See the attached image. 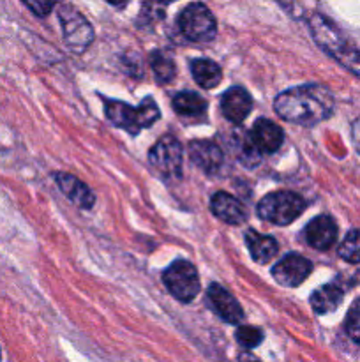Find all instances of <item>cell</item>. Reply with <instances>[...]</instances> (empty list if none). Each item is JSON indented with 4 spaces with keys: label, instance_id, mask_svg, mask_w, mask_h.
Here are the masks:
<instances>
[{
    "label": "cell",
    "instance_id": "obj_10",
    "mask_svg": "<svg viewBox=\"0 0 360 362\" xmlns=\"http://www.w3.org/2000/svg\"><path fill=\"white\" fill-rule=\"evenodd\" d=\"M208 303L212 304V310L219 315L228 324H239L244 320V311L240 308L239 300L224 288V286L212 283L207 292Z\"/></svg>",
    "mask_w": 360,
    "mask_h": 362
},
{
    "label": "cell",
    "instance_id": "obj_19",
    "mask_svg": "<svg viewBox=\"0 0 360 362\" xmlns=\"http://www.w3.org/2000/svg\"><path fill=\"white\" fill-rule=\"evenodd\" d=\"M191 73H193L196 83L203 88H214L221 83V67L210 59L193 60V62H191Z\"/></svg>",
    "mask_w": 360,
    "mask_h": 362
},
{
    "label": "cell",
    "instance_id": "obj_5",
    "mask_svg": "<svg viewBox=\"0 0 360 362\" xmlns=\"http://www.w3.org/2000/svg\"><path fill=\"white\" fill-rule=\"evenodd\" d=\"M179 28L189 41H210L217 34L214 14L203 4H191L179 14Z\"/></svg>",
    "mask_w": 360,
    "mask_h": 362
},
{
    "label": "cell",
    "instance_id": "obj_17",
    "mask_svg": "<svg viewBox=\"0 0 360 362\" xmlns=\"http://www.w3.org/2000/svg\"><path fill=\"white\" fill-rule=\"evenodd\" d=\"M342 299H344V292H342L341 286L330 283V285H325L321 288H318L311 296V306H313L314 313L327 315L337 310L341 306Z\"/></svg>",
    "mask_w": 360,
    "mask_h": 362
},
{
    "label": "cell",
    "instance_id": "obj_20",
    "mask_svg": "<svg viewBox=\"0 0 360 362\" xmlns=\"http://www.w3.org/2000/svg\"><path fill=\"white\" fill-rule=\"evenodd\" d=\"M173 110L179 115L184 117H196L205 113L207 110V103L201 95L194 94V92H179L173 98Z\"/></svg>",
    "mask_w": 360,
    "mask_h": 362
},
{
    "label": "cell",
    "instance_id": "obj_23",
    "mask_svg": "<svg viewBox=\"0 0 360 362\" xmlns=\"http://www.w3.org/2000/svg\"><path fill=\"white\" fill-rule=\"evenodd\" d=\"M235 338L236 343L244 349H254V346L263 341V332L258 327H253V325H242V327L236 329Z\"/></svg>",
    "mask_w": 360,
    "mask_h": 362
},
{
    "label": "cell",
    "instance_id": "obj_27",
    "mask_svg": "<svg viewBox=\"0 0 360 362\" xmlns=\"http://www.w3.org/2000/svg\"><path fill=\"white\" fill-rule=\"evenodd\" d=\"M279 6L282 7L284 11H292L293 9V0H275Z\"/></svg>",
    "mask_w": 360,
    "mask_h": 362
},
{
    "label": "cell",
    "instance_id": "obj_7",
    "mask_svg": "<svg viewBox=\"0 0 360 362\" xmlns=\"http://www.w3.org/2000/svg\"><path fill=\"white\" fill-rule=\"evenodd\" d=\"M150 166L164 179H179L182 175V145L173 136H162L148 154Z\"/></svg>",
    "mask_w": 360,
    "mask_h": 362
},
{
    "label": "cell",
    "instance_id": "obj_13",
    "mask_svg": "<svg viewBox=\"0 0 360 362\" xmlns=\"http://www.w3.org/2000/svg\"><path fill=\"white\" fill-rule=\"evenodd\" d=\"M221 110L222 115L229 120V122L240 124L246 120L253 110V99H251L249 92L242 87H232L224 92L221 99Z\"/></svg>",
    "mask_w": 360,
    "mask_h": 362
},
{
    "label": "cell",
    "instance_id": "obj_21",
    "mask_svg": "<svg viewBox=\"0 0 360 362\" xmlns=\"http://www.w3.org/2000/svg\"><path fill=\"white\" fill-rule=\"evenodd\" d=\"M150 66L159 83H168L175 76V62L162 49H155L150 53Z\"/></svg>",
    "mask_w": 360,
    "mask_h": 362
},
{
    "label": "cell",
    "instance_id": "obj_16",
    "mask_svg": "<svg viewBox=\"0 0 360 362\" xmlns=\"http://www.w3.org/2000/svg\"><path fill=\"white\" fill-rule=\"evenodd\" d=\"M212 214L228 225H240L246 219V209L232 194L219 191L210 198Z\"/></svg>",
    "mask_w": 360,
    "mask_h": 362
},
{
    "label": "cell",
    "instance_id": "obj_6",
    "mask_svg": "<svg viewBox=\"0 0 360 362\" xmlns=\"http://www.w3.org/2000/svg\"><path fill=\"white\" fill-rule=\"evenodd\" d=\"M164 285L180 303H191L200 292V278L193 264L176 260L164 271Z\"/></svg>",
    "mask_w": 360,
    "mask_h": 362
},
{
    "label": "cell",
    "instance_id": "obj_14",
    "mask_svg": "<svg viewBox=\"0 0 360 362\" xmlns=\"http://www.w3.org/2000/svg\"><path fill=\"white\" fill-rule=\"evenodd\" d=\"M189 156L201 172L214 175L222 166V152L214 141L194 140L189 144Z\"/></svg>",
    "mask_w": 360,
    "mask_h": 362
},
{
    "label": "cell",
    "instance_id": "obj_25",
    "mask_svg": "<svg viewBox=\"0 0 360 362\" xmlns=\"http://www.w3.org/2000/svg\"><path fill=\"white\" fill-rule=\"evenodd\" d=\"M59 0H23L25 6L35 14V16H48Z\"/></svg>",
    "mask_w": 360,
    "mask_h": 362
},
{
    "label": "cell",
    "instance_id": "obj_28",
    "mask_svg": "<svg viewBox=\"0 0 360 362\" xmlns=\"http://www.w3.org/2000/svg\"><path fill=\"white\" fill-rule=\"evenodd\" d=\"M106 2L113 4V6H122V4H126L127 0H106Z\"/></svg>",
    "mask_w": 360,
    "mask_h": 362
},
{
    "label": "cell",
    "instance_id": "obj_4",
    "mask_svg": "<svg viewBox=\"0 0 360 362\" xmlns=\"http://www.w3.org/2000/svg\"><path fill=\"white\" fill-rule=\"evenodd\" d=\"M306 211V202L302 197L292 191H277L261 198L258 204V216L272 225L286 226Z\"/></svg>",
    "mask_w": 360,
    "mask_h": 362
},
{
    "label": "cell",
    "instance_id": "obj_26",
    "mask_svg": "<svg viewBox=\"0 0 360 362\" xmlns=\"http://www.w3.org/2000/svg\"><path fill=\"white\" fill-rule=\"evenodd\" d=\"M352 140L353 145H355L356 152L360 154V119H356L352 126Z\"/></svg>",
    "mask_w": 360,
    "mask_h": 362
},
{
    "label": "cell",
    "instance_id": "obj_2",
    "mask_svg": "<svg viewBox=\"0 0 360 362\" xmlns=\"http://www.w3.org/2000/svg\"><path fill=\"white\" fill-rule=\"evenodd\" d=\"M309 28L320 48H323L328 55L334 57L349 73L360 78V49L349 45L344 35L341 34V30L330 20H327L321 14H313L309 20Z\"/></svg>",
    "mask_w": 360,
    "mask_h": 362
},
{
    "label": "cell",
    "instance_id": "obj_22",
    "mask_svg": "<svg viewBox=\"0 0 360 362\" xmlns=\"http://www.w3.org/2000/svg\"><path fill=\"white\" fill-rule=\"evenodd\" d=\"M339 257L349 264H360V230H352L337 250Z\"/></svg>",
    "mask_w": 360,
    "mask_h": 362
},
{
    "label": "cell",
    "instance_id": "obj_9",
    "mask_svg": "<svg viewBox=\"0 0 360 362\" xmlns=\"http://www.w3.org/2000/svg\"><path fill=\"white\" fill-rule=\"evenodd\" d=\"M313 271V264L300 255H286L272 267V276L282 286H299L306 281L307 276Z\"/></svg>",
    "mask_w": 360,
    "mask_h": 362
},
{
    "label": "cell",
    "instance_id": "obj_3",
    "mask_svg": "<svg viewBox=\"0 0 360 362\" xmlns=\"http://www.w3.org/2000/svg\"><path fill=\"white\" fill-rule=\"evenodd\" d=\"M104 112L113 126L122 127L129 134H138L145 127H150L161 117L157 103L152 98H145L138 108L113 99H104Z\"/></svg>",
    "mask_w": 360,
    "mask_h": 362
},
{
    "label": "cell",
    "instance_id": "obj_18",
    "mask_svg": "<svg viewBox=\"0 0 360 362\" xmlns=\"http://www.w3.org/2000/svg\"><path fill=\"white\" fill-rule=\"evenodd\" d=\"M246 244L249 247V253L253 257L254 262L258 264H267L272 258L277 255L279 246L275 243V239L268 235H260L254 230H247L246 233Z\"/></svg>",
    "mask_w": 360,
    "mask_h": 362
},
{
    "label": "cell",
    "instance_id": "obj_15",
    "mask_svg": "<svg viewBox=\"0 0 360 362\" xmlns=\"http://www.w3.org/2000/svg\"><path fill=\"white\" fill-rule=\"evenodd\" d=\"M53 177H55V182L59 184L62 193L66 194L74 205H78L80 209H90L92 205L95 204V197L90 191V187L85 182H81L80 179H76V177L71 175V173L64 172H56Z\"/></svg>",
    "mask_w": 360,
    "mask_h": 362
},
{
    "label": "cell",
    "instance_id": "obj_1",
    "mask_svg": "<svg viewBox=\"0 0 360 362\" xmlns=\"http://www.w3.org/2000/svg\"><path fill=\"white\" fill-rule=\"evenodd\" d=\"M275 113L288 122L314 126L332 117L335 101L327 87L318 83L300 85L279 94L274 101Z\"/></svg>",
    "mask_w": 360,
    "mask_h": 362
},
{
    "label": "cell",
    "instance_id": "obj_12",
    "mask_svg": "<svg viewBox=\"0 0 360 362\" xmlns=\"http://www.w3.org/2000/svg\"><path fill=\"white\" fill-rule=\"evenodd\" d=\"M282 129L274 124L272 120L260 119L254 122L253 129H251L249 140L254 145L260 154H272V152L279 151V147L282 145Z\"/></svg>",
    "mask_w": 360,
    "mask_h": 362
},
{
    "label": "cell",
    "instance_id": "obj_11",
    "mask_svg": "<svg viewBox=\"0 0 360 362\" xmlns=\"http://www.w3.org/2000/svg\"><path fill=\"white\" fill-rule=\"evenodd\" d=\"M306 240L311 247L318 251L330 250L337 239V225L330 216H318L304 230Z\"/></svg>",
    "mask_w": 360,
    "mask_h": 362
},
{
    "label": "cell",
    "instance_id": "obj_8",
    "mask_svg": "<svg viewBox=\"0 0 360 362\" xmlns=\"http://www.w3.org/2000/svg\"><path fill=\"white\" fill-rule=\"evenodd\" d=\"M60 21H62L64 37H66V45L73 49L74 53H83L85 48L94 39V30H92L90 23L87 18L81 13H78L74 7L64 6L59 13Z\"/></svg>",
    "mask_w": 360,
    "mask_h": 362
},
{
    "label": "cell",
    "instance_id": "obj_24",
    "mask_svg": "<svg viewBox=\"0 0 360 362\" xmlns=\"http://www.w3.org/2000/svg\"><path fill=\"white\" fill-rule=\"evenodd\" d=\"M346 332H348L349 338L360 345V299L353 303V306L349 308L348 315H346Z\"/></svg>",
    "mask_w": 360,
    "mask_h": 362
},
{
    "label": "cell",
    "instance_id": "obj_29",
    "mask_svg": "<svg viewBox=\"0 0 360 362\" xmlns=\"http://www.w3.org/2000/svg\"><path fill=\"white\" fill-rule=\"evenodd\" d=\"M154 2H159V4H168V2H173V0H154Z\"/></svg>",
    "mask_w": 360,
    "mask_h": 362
},
{
    "label": "cell",
    "instance_id": "obj_30",
    "mask_svg": "<svg viewBox=\"0 0 360 362\" xmlns=\"http://www.w3.org/2000/svg\"><path fill=\"white\" fill-rule=\"evenodd\" d=\"M0 357H2V354H0Z\"/></svg>",
    "mask_w": 360,
    "mask_h": 362
}]
</instances>
